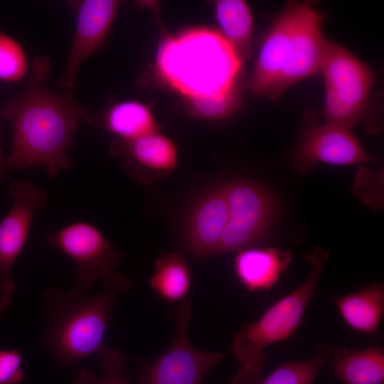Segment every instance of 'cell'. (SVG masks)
I'll return each mask as SVG.
<instances>
[{
	"mask_svg": "<svg viewBox=\"0 0 384 384\" xmlns=\"http://www.w3.org/2000/svg\"><path fill=\"white\" fill-rule=\"evenodd\" d=\"M238 90L189 99L193 116L206 119H222L230 116L239 105Z\"/></svg>",
	"mask_w": 384,
	"mask_h": 384,
	"instance_id": "d4e9b609",
	"label": "cell"
},
{
	"mask_svg": "<svg viewBox=\"0 0 384 384\" xmlns=\"http://www.w3.org/2000/svg\"><path fill=\"white\" fill-rule=\"evenodd\" d=\"M242 58L220 32L196 28L159 43L160 77L188 99L238 90Z\"/></svg>",
	"mask_w": 384,
	"mask_h": 384,
	"instance_id": "3957f363",
	"label": "cell"
},
{
	"mask_svg": "<svg viewBox=\"0 0 384 384\" xmlns=\"http://www.w3.org/2000/svg\"><path fill=\"white\" fill-rule=\"evenodd\" d=\"M321 16L309 2H298L289 62L281 78L277 97L294 84L319 73L327 40Z\"/></svg>",
	"mask_w": 384,
	"mask_h": 384,
	"instance_id": "7c38bea8",
	"label": "cell"
},
{
	"mask_svg": "<svg viewBox=\"0 0 384 384\" xmlns=\"http://www.w3.org/2000/svg\"><path fill=\"white\" fill-rule=\"evenodd\" d=\"M122 144L129 159L144 167L155 170H170L177 164L178 154L174 142L155 132Z\"/></svg>",
	"mask_w": 384,
	"mask_h": 384,
	"instance_id": "7402d4cb",
	"label": "cell"
},
{
	"mask_svg": "<svg viewBox=\"0 0 384 384\" xmlns=\"http://www.w3.org/2000/svg\"><path fill=\"white\" fill-rule=\"evenodd\" d=\"M6 165V159H5L3 153L0 149V181H1L5 174Z\"/></svg>",
	"mask_w": 384,
	"mask_h": 384,
	"instance_id": "83f0119b",
	"label": "cell"
},
{
	"mask_svg": "<svg viewBox=\"0 0 384 384\" xmlns=\"http://www.w3.org/2000/svg\"><path fill=\"white\" fill-rule=\"evenodd\" d=\"M329 364L336 378L346 384H383L384 350L370 346L363 350L328 345Z\"/></svg>",
	"mask_w": 384,
	"mask_h": 384,
	"instance_id": "2e32d148",
	"label": "cell"
},
{
	"mask_svg": "<svg viewBox=\"0 0 384 384\" xmlns=\"http://www.w3.org/2000/svg\"><path fill=\"white\" fill-rule=\"evenodd\" d=\"M215 14L220 34L243 59L249 54L254 30L248 4L242 0L215 1Z\"/></svg>",
	"mask_w": 384,
	"mask_h": 384,
	"instance_id": "ffe728a7",
	"label": "cell"
},
{
	"mask_svg": "<svg viewBox=\"0 0 384 384\" xmlns=\"http://www.w3.org/2000/svg\"><path fill=\"white\" fill-rule=\"evenodd\" d=\"M228 215L224 185L202 198L194 207L186 233L188 252L196 258L218 254Z\"/></svg>",
	"mask_w": 384,
	"mask_h": 384,
	"instance_id": "5bb4252c",
	"label": "cell"
},
{
	"mask_svg": "<svg viewBox=\"0 0 384 384\" xmlns=\"http://www.w3.org/2000/svg\"><path fill=\"white\" fill-rule=\"evenodd\" d=\"M122 3L117 0L71 1L77 21L65 69L58 82L62 90L71 91L75 87L81 66L104 44Z\"/></svg>",
	"mask_w": 384,
	"mask_h": 384,
	"instance_id": "ba28073f",
	"label": "cell"
},
{
	"mask_svg": "<svg viewBox=\"0 0 384 384\" xmlns=\"http://www.w3.org/2000/svg\"><path fill=\"white\" fill-rule=\"evenodd\" d=\"M132 286L124 274L114 273L104 280L102 291L91 295L47 289L40 309L45 321L41 346L68 368L97 356L105 346L104 338L119 297Z\"/></svg>",
	"mask_w": 384,
	"mask_h": 384,
	"instance_id": "7a4b0ae2",
	"label": "cell"
},
{
	"mask_svg": "<svg viewBox=\"0 0 384 384\" xmlns=\"http://www.w3.org/2000/svg\"><path fill=\"white\" fill-rule=\"evenodd\" d=\"M191 316L188 297L176 309L174 336L168 348L151 363L139 359V384H201L222 360L223 353L200 350L192 343Z\"/></svg>",
	"mask_w": 384,
	"mask_h": 384,
	"instance_id": "5b68a950",
	"label": "cell"
},
{
	"mask_svg": "<svg viewBox=\"0 0 384 384\" xmlns=\"http://www.w3.org/2000/svg\"><path fill=\"white\" fill-rule=\"evenodd\" d=\"M298 1H288L273 21L260 45L249 81L260 96L277 98L281 78L289 62Z\"/></svg>",
	"mask_w": 384,
	"mask_h": 384,
	"instance_id": "8fae6325",
	"label": "cell"
},
{
	"mask_svg": "<svg viewBox=\"0 0 384 384\" xmlns=\"http://www.w3.org/2000/svg\"><path fill=\"white\" fill-rule=\"evenodd\" d=\"M291 260L289 250L247 247L238 252L234 270L239 282L249 292L267 291L277 283Z\"/></svg>",
	"mask_w": 384,
	"mask_h": 384,
	"instance_id": "9a60e30c",
	"label": "cell"
},
{
	"mask_svg": "<svg viewBox=\"0 0 384 384\" xmlns=\"http://www.w3.org/2000/svg\"><path fill=\"white\" fill-rule=\"evenodd\" d=\"M97 356L102 372L97 374L90 368H82L71 384H129L124 375L127 358L122 352L105 346Z\"/></svg>",
	"mask_w": 384,
	"mask_h": 384,
	"instance_id": "603a6c76",
	"label": "cell"
},
{
	"mask_svg": "<svg viewBox=\"0 0 384 384\" xmlns=\"http://www.w3.org/2000/svg\"><path fill=\"white\" fill-rule=\"evenodd\" d=\"M338 313L351 329L366 334H375L384 312V284L370 283L358 292L334 297Z\"/></svg>",
	"mask_w": 384,
	"mask_h": 384,
	"instance_id": "e0dca14e",
	"label": "cell"
},
{
	"mask_svg": "<svg viewBox=\"0 0 384 384\" xmlns=\"http://www.w3.org/2000/svg\"><path fill=\"white\" fill-rule=\"evenodd\" d=\"M22 356L17 349H0V384H19L24 378Z\"/></svg>",
	"mask_w": 384,
	"mask_h": 384,
	"instance_id": "484cf974",
	"label": "cell"
},
{
	"mask_svg": "<svg viewBox=\"0 0 384 384\" xmlns=\"http://www.w3.org/2000/svg\"><path fill=\"white\" fill-rule=\"evenodd\" d=\"M50 70L47 56L36 58L26 89L8 102L1 115L13 130L6 164L15 170L42 167L55 178L71 167L69 149L80 122L89 116L71 91L49 87Z\"/></svg>",
	"mask_w": 384,
	"mask_h": 384,
	"instance_id": "6da1fadb",
	"label": "cell"
},
{
	"mask_svg": "<svg viewBox=\"0 0 384 384\" xmlns=\"http://www.w3.org/2000/svg\"><path fill=\"white\" fill-rule=\"evenodd\" d=\"M12 201L0 222V267L9 270L23 250L36 215L46 206L47 192L25 181H15L9 187Z\"/></svg>",
	"mask_w": 384,
	"mask_h": 384,
	"instance_id": "4fadbf2b",
	"label": "cell"
},
{
	"mask_svg": "<svg viewBox=\"0 0 384 384\" xmlns=\"http://www.w3.org/2000/svg\"><path fill=\"white\" fill-rule=\"evenodd\" d=\"M102 124L124 142L158 132L151 110L137 100H125L113 105L104 115Z\"/></svg>",
	"mask_w": 384,
	"mask_h": 384,
	"instance_id": "d6986e66",
	"label": "cell"
},
{
	"mask_svg": "<svg viewBox=\"0 0 384 384\" xmlns=\"http://www.w3.org/2000/svg\"><path fill=\"white\" fill-rule=\"evenodd\" d=\"M292 165L301 175L307 174L320 163L350 165L370 163L351 129L326 122L306 129L293 151Z\"/></svg>",
	"mask_w": 384,
	"mask_h": 384,
	"instance_id": "9c48e42d",
	"label": "cell"
},
{
	"mask_svg": "<svg viewBox=\"0 0 384 384\" xmlns=\"http://www.w3.org/2000/svg\"><path fill=\"white\" fill-rule=\"evenodd\" d=\"M329 256V250L316 246L304 256L310 267L306 279L269 306L258 319L244 325L235 334L231 351L240 365V369L262 372L267 359L265 349L290 337L302 324Z\"/></svg>",
	"mask_w": 384,
	"mask_h": 384,
	"instance_id": "277c9868",
	"label": "cell"
},
{
	"mask_svg": "<svg viewBox=\"0 0 384 384\" xmlns=\"http://www.w3.org/2000/svg\"><path fill=\"white\" fill-rule=\"evenodd\" d=\"M28 70V58L21 44L0 31V81H20L25 77Z\"/></svg>",
	"mask_w": 384,
	"mask_h": 384,
	"instance_id": "cb8c5ba5",
	"label": "cell"
},
{
	"mask_svg": "<svg viewBox=\"0 0 384 384\" xmlns=\"http://www.w3.org/2000/svg\"><path fill=\"white\" fill-rule=\"evenodd\" d=\"M319 73L326 98L365 114L375 82V74L368 65L337 43L328 41Z\"/></svg>",
	"mask_w": 384,
	"mask_h": 384,
	"instance_id": "30bf717a",
	"label": "cell"
},
{
	"mask_svg": "<svg viewBox=\"0 0 384 384\" xmlns=\"http://www.w3.org/2000/svg\"><path fill=\"white\" fill-rule=\"evenodd\" d=\"M15 284L9 270L0 267V316L11 302Z\"/></svg>",
	"mask_w": 384,
	"mask_h": 384,
	"instance_id": "4316f807",
	"label": "cell"
},
{
	"mask_svg": "<svg viewBox=\"0 0 384 384\" xmlns=\"http://www.w3.org/2000/svg\"><path fill=\"white\" fill-rule=\"evenodd\" d=\"M228 215L218 254L250 247L266 234L277 213V202L267 188L246 180L225 185Z\"/></svg>",
	"mask_w": 384,
	"mask_h": 384,
	"instance_id": "52a82bcc",
	"label": "cell"
},
{
	"mask_svg": "<svg viewBox=\"0 0 384 384\" xmlns=\"http://www.w3.org/2000/svg\"><path fill=\"white\" fill-rule=\"evenodd\" d=\"M327 364L328 345L321 344L313 358L283 363L265 377L262 372L240 369L230 384H312L319 371Z\"/></svg>",
	"mask_w": 384,
	"mask_h": 384,
	"instance_id": "ac0fdd59",
	"label": "cell"
},
{
	"mask_svg": "<svg viewBox=\"0 0 384 384\" xmlns=\"http://www.w3.org/2000/svg\"><path fill=\"white\" fill-rule=\"evenodd\" d=\"M191 269L182 255L164 253L157 257L149 286L161 299L182 302L191 289Z\"/></svg>",
	"mask_w": 384,
	"mask_h": 384,
	"instance_id": "44dd1931",
	"label": "cell"
},
{
	"mask_svg": "<svg viewBox=\"0 0 384 384\" xmlns=\"http://www.w3.org/2000/svg\"><path fill=\"white\" fill-rule=\"evenodd\" d=\"M43 241L73 260L76 270L71 289L80 294H86L99 277L105 280L112 276L122 257L99 229L86 222H75L53 231Z\"/></svg>",
	"mask_w": 384,
	"mask_h": 384,
	"instance_id": "8992f818",
	"label": "cell"
}]
</instances>
